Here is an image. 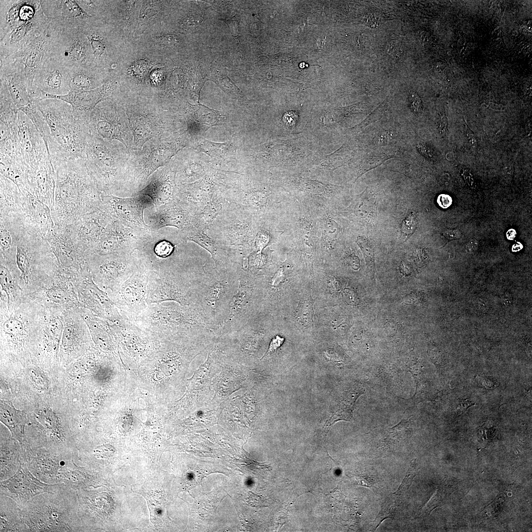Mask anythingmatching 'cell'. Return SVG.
Masks as SVG:
<instances>
[{
    "label": "cell",
    "mask_w": 532,
    "mask_h": 532,
    "mask_svg": "<svg viewBox=\"0 0 532 532\" xmlns=\"http://www.w3.org/2000/svg\"><path fill=\"white\" fill-rule=\"evenodd\" d=\"M55 172L54 225L66 226L100 206L101 193L87 170L83 158L52 160Z\"/></svg>",
    "instance_id": "6da1fadb"
},
{
    "label": "cell",
    "mask_w": 532,
    "mask_h": 532,
    "mask_svg": "<svg viewBox=\"0 0 532 532\" xmlns=\"http://www.w3.org/2000/svg\"><path fill=\"white\" fill-rule=\"evenodd\" d=\"M36 105L49 128L46 145L51 160L83 158L91 133L85 111L53 99L37 101Z\"/></svg>",
    "instance_id": "7a4b0ae2"
},
{
    "label": "cell",
    "mask_w": 532,
    "mask_h": 532,
    "mask_svg": "<svg viewBox=\"0 0 532 532\" xmlns=\"http://www.w3.org/2000/svg\"><path fill=\"white\" fill-rule=\"evenodd\" d=\"M29 532H82L76 490L60 483L53 492L38 494L21 507Z\"/></svg>",
    "instance_id": "3957f363"
},
{
    "label": "cell",
    "mask_w": 532,
    "mask_h": 532,
    "mask_svg": "<svg viewBox=\"0 0 532 532\" xmlns=\"http://www.w3.org/2000/svg\"><path fill=\"white\" fill-rule=\"evenodd\" d=\"M134 323L150 335L174 338L215 333L217 329L199 305L174 301L149 305Z\"/></svg>",
    "instance_id": "277c9868"
},
{
    "label": "cell",
    "mask_w": 532,
    "mask_h": 532,
    "mask_svg": "<svg viewBox=\"0 0 532 532\" xmlns=\"http://www.w3.org/2000/svg\"><path fill=\"white\" fill-rule=\"evenodd\" d=\"M16 244L18 281L26 297L43 287L57 273L59 266L47 241L37 233L23 226Z\"/></svg>",
    "instance_id": "5b68a950"
},
{
    "label": "cell",
    "mask_w": 532,
    "mask_h": 532,
    "mask_svg": "<svg viewBox=\"0 0 532 532\" xmlns=\"http://www.w3.org/2000/svg\"><path fill=\"white\" fill-rule=\"evenodd\" d=\"M45 313L43 306L27 297L15 305L0 302V338L5 350L22 355L31 350L39 340Z\"/></svg>",
    "instance_id": "8992f818"
},
{
    "label": "cell",
    "mask_w": 532,
    "mask_h": 532,
    "mask_svg": "<svg viewBox=\"0 0 532 532\" xmlns=\"http://www.w3.org/2000/svg\"><path fill=\"white\" fill-rule=\"evenodd\" d=\"M238 266L215 267L191 277L197 304L217 329L230 312L239 285Z\"/></svg>",
    "instance_id": "52a82bcc"
},
{
    "label": "cell",
    "mask_w": 532,
    "mask_h": 532,
    "mask_svg": "<svg viewBox=\"0 0 532 532\" xmlns=\"http://www.w3.org/2000/svg\"><path fill=\"white\" fill-rule=\"evenodd\" d=\"M147 301L149 305L174 301L183 305H197L191 277L164 259L150 268Z\"/></svg>",
    "instance_id": "ba28073f"
},
{
    "label": "cell",
    "mask_w": 532,
    "mask_h": 532,
    "mask_svg": "<svg viewBox=\"0 0 532 532\" xmlns=\"http://www.w3.org/2000/svg\"><path fill=\"white\" fill-rule=\"evenodd\" d=\"M263 297V279L240 268L237 292L231 303L229 315L215 331L217 336L243 327L259 310L258 305Z\"/></svg>",
    "instance_id": "9c48e42d"
},
{
    "label": "cell",
    "mask_w": 532,
    "mask_h": 532,
    "mask_svg": "<svg viewBox=\"0 0 532 532\" xmlns=\"http://www.w3.org/2000/svg\"><path fill=\"white\" fill-rule=\"evenodd\" d=\"M140 261L137 253L133 252L86 256L94 282L107 294L113 292L126 281Z\"/></svg>",
    "instance_id": "30bf717a"
},
{
    "label": "cell",
    "mask_w": 532,
    "mask_h": 532,
    "mask_svg": "<svg viewBox=\"0 0 532 532\" xmlns=\"http://www.w3.org/2000/svg\"><path fill=\"white\" fill-rule=\"evenodd\" d=\"M139 257L140 262L131 276L117 290L107 294L121 317L133 322L149 305L147 294L150 267Z\"/></svg>",
    "instance_id": "8fae6325"
},
{
    "label": "cell",
    "mask_w": 532,
    "mask_h": 532,
    "mask_svg": "<svg viewBox=\"0 0 532 532\" xmlns=\"http://www.w3.org/2000/svg\"><path fill=\"white\" fill-rule=\"evenodd\" d=\"M74 277L59 269L43 287L26 297L54 313L82 307L74 285Z\"/></svg>",
    "instance_id": "7c38bea8"
},
{
    "label": "cell",
    "mask_w": 532,
    "mask_h": 532,
    "mask_svg": "<svg viewBox=\"0 0 532 532\" xmlns=\"http://www.w3.org/2000/svg\"><path fill=\"white\" fill-rule=\"evenodd\" d=\"M47 28L41 27L20 48L9 56L8 64L17 65L12 68L16 69L14 71L19 73L32 88H34L35 75L41 69L49 52L50 37Z\"/></svg>",
    "instance_id": "4fadbf2b"
},
{
    "label": "cell",
    "mask_w": 532,
    "mask_h": 532,
    "mask_svg": "<svg viewBox=\"0 0 532 532\" xmlns=\"http://www.w3.org/2000/svg\"><path fill=\"white\" fill-rule=\"evenodd\" d=\"M73 283L82 307L109 321L122 318L107 294L94 282L87 263L74 277Z\"/></svg>",
    "instance_id": "5bb4252c"
},
{
    "label": "cell",
    "mask_w": 532,
    "mask_h": 532,
    "mask_svg": "<svg viewBox=\"0 0 532 532\" xmlns=\"http://www.w3.org/2000/svg\"><path fill=\"white\" fill-rule=\"evenodd\" d=\"M44 238L55 255L60 271L74 276L86 264L85 252L78 245L69 225H54Z\"/></svg>",
    "instance_id": "9a60e30c"
},
{
    "label": "cell",
    "mask_w": 532,
    "mask_h": 532,
    "mask_svg": "<svg viewBox=\"0 0 532 532\" xmlns=\"http://www.w3.org/2000/svg\"><path fill=\"white\" fill-rule=\"evenodd\" d=\"M60 483L49 484L36 478L20 460L17 472L9 478L0 481V493L15 500L21 507L35 496L44 492H53Z\"/></svg>",
    "instance_id": "2e32d148"
},
{
    "label": "cell",
    "mask_w": 532,
    "mask_h": 532,
    "mask_svg": "<svg viewBox=\"0 0 532 532\" xmlns=\"http://www.w3.org/2000/svg\"><path fill=\"white\" fill-rule=\"evenodd\" d=\"M21 447V459L36 478L47 484L59 483L60 469L66 460L72 458L62 456L42 448H32L27 441Z\"/></svg>",
    "instance_id": "e0dca14e"
},
{
    "label": "cell",
    "mask_w": 532,
    "mask_h": 532,
    "mask_svg": "<svg viewBox=\"0 0 532 532\" xmlns=\"http://www.w3.org/2000/svg\"><path fill=\"white\" fill-rule=\"evenodd\" d=\"M113 219L101 204L96 210L69 225L78 245L85 252V257L92 252Z\"/></svg>",
    "instance_id": "ac0fdd59"
},
{
    "label": "cell",
    "mask_w": 532,
    "mask_h": 532,
    "mask_svg": "<svg viewBox=\"0 0 532 532\" xmlns=\"http://www.w3.org/2000/svg\"><path fill=\"white\" fill-rule=\"evenodd\" d=\"M16 128L20 148L29 171L34 169L49 154L40 133L31 120L19 111Z\"/></svg>",
    "instance_id": "d6986e66"
},
{
    "label": "cell",
    "mask_w": 532,
    "mask_h": 532,
    "mask_svg": "<svg viewBox=\"0 0 532 532\" xmlns=\"http://www.w3.org/2000/svg\"><path fill=\"white\" fill-rule=\"evenodd\" d=\"M140 237V234L135 235L127 226L114 218L106 228L100 240L90 254L133 252L138 245Z\"/></svg>",
    "instance_id": "ffe728a7"
},
{
    "label": "cell",
    "mask_w": 532,
    "mask_h": 532,
    "mask_svg": "<svg viewBox=\"0 0 532 532\" xmlns=\"http://www.w3.org/2000/svg\"><path fill=\"white\" fill-rule=\"evenodd\" d=\"M62 317L63 322L62 357L68 359L83 349L89 340L91 333L78 309L64 311Z\"/></svg>",
    "instance_id": "44dd1931"
},
{
    "label": "cell",
    "mask_w": 532,
    "mask_h": 532,
    "mask_svg": "<svg viewBox=\"0 0 532 532\" xmlns=\"http://www.w3.org/2000/svg\"><path fill=\"white\" fill-rule=\"evenodd\" d=\"M19 189L24 196V226L44 238L54 226L51 209L29 190L28 185Z\"/></svg>",
    "instance_id": "7402d4cb"
},
{
    "label": "cell",
    "mask_w": 532,
    "mask_h": 532,
    "mask_svg": "<svg viewBox=\"0 0 532 532\" xmlns=\"http://www.w3.org/2000/svg\"><path fill=\"white\" fill-rule=\"evenodd\" d=\"M28 183L29 190L51 210L54 203L55 172L50 155L29 172Z\"/></svg>",
    "instance_id": "603a6c76"
},
{
    "label": "cell",
    "mask_w": 532,
    "mask_h": 532,
    "mask_svg": "<svg viewBox=\"0 0 532 532\" xmlns=\"http://www.w3.org/2000/svg\"><path fill=\"white\" fill-rule=\"evenodd\" d=\"M23 199L17 185L0 174V216L19 220L23 223Z\"/></svg>",
    "instance_id": "cb8c5ba5"
},
{
    "label": "cell",
    "mask_w": 532,
    "mask_h": 532,
    "mask_svg": "<svg viewBox=\"0 0 532 532\" xmlns=\"http://www.w3.org/2000/svg\"><path fill=\"white\" fill-rule=\"evenodd\" d=\"M40 13L33 20L22 22L11 28L1 39V49L12 52L17 51L26 43L45 23Z\"/></svg>",
    "instance_id": "d4e9b609"
},
{
    "label": "cell",
    "mask_w": 532,
    "mask_h": 532,
    "mask_svg": "<svg viewBox=\"0 0 532 532\" xmlns=\"http://www.w3.org/2000/svg\"><path fill=\"white\" fill-rule=\"evenodd\" d=\"M364 392V389L360 387L353 388L344 392L336 400L324 426L323 432L327 434L331 426L338 421H350L356 400Z\"/></svg>",
    "instance_id": "484cf974"
},
{
    "label": "cell",
    "mask_w": 532,
    "mask_h": 532,
    "mask_svg": "<svg viewBox=\"0 0 532 532\" xmlns=\"http://www.w3.org/2000/svg\"><path fill=\"white\" fill-rule=\"evenodd\" d=\"M0 532H29L21 507L11 498L0 496Z\"/></svg>",
    "instance_id": "4316f807"
},
{
    "label": "cell",
    "mask_w": 532,
    "mask_h": 532,
    "mask_svg": "<svg viewBox=\"0 0 532 532\" xmlns=\"http://www.w3.org/2000/svg\"><path fill=\"white\" fill-rule=\"evenodd\" d=\"M0 419L10 431L11 438L20 445L27 441L25 428L28 420L25 412L15 408L11 401L0 400Z\"/></svg>",
    "instance_id": "83f0119b"
},
{
    "label": "cell",
    "mask_w": 532,
    "mask_h": 532,
    "mask_svg": "<svg viewBox=\"0 0 532 532\" xmlns=\"http://www.w3.org/2000/svg\"><path fill=\"white\" fill-rule=\"evenodd\" d=\"M77 461L74 458L66 460L58 477V483H63L76 490L85 489L93 479L85 467L78 465Z\"/></svg>",
    "instance_id": "f1b7e54d"
},
{
    "label": "cell",
    "mask_w": 532,
    "mask_h": 532,
    "mask_svg": "<svg viewBox=\"0 0 532 532\" xmlns=\"http://www.w3.org/2000/svg\"><path fill=\"white\" fill-rule=\"evenodd\" d=\"M0 264V302L8 305L19 304L25 298L24 292L9 268L2 262Z\"/></svg>",
    "instance_id": "f546056e"
},
{
    "label": "cell",
    "mask_w": 532,
    "mask_h": 532,
    "mask_svg": "<svg viewBox=\"0 0 532 532\" xmlns=\"http://www.w3.org/2000/svg\"><path fill=\"white\" fill-rule=\"evenodd\" d=\"M12 438V441L1 440L0 444V481L12 476L18 470L20 464L22 450L20 444L18 445Z\"/></svg>",
    "instance_id": "4dcf8cb0"
},
{
    "label": "cell",
    "mask_w": 532,
    "mask_h": 532,
    "mask_svg": "<svg viewBox=\"0 0 532 532\" xmlns=\"http://www.w3.org/2000/svg\"><path fill=\"white\" fill-rule=\"evenodd\" d=\"M375 204L374 198L366 189L352 199L346 213L355 216L364 224H373L376 216Z\"/></svg>",
    "instance_id": "1f68e13d"
},
{
    "label": "cell",
    "mask_w": 532,
    "mask_h": 532,
    "mask_svg": "<svg viewBox=\"0 0 532 532\" xmlns=\"http://www.w3.org/2000/svg\"><path fill=\"white\" fill-rule=\"evenodd\" d=\"M182 235L185 239L194 241L208 251L212 255L216 267H225L232 264L228 261L226 255L220 252L214 241L202 230L187 226L184 229Z\"/></svg>",
    "instance_id": "d6a6232c"
},
{
    "label": "cell",
    "mask_w": 532,
    "mask_h": 532,
    "mask_svg": "<svg viewBox=\"0 0 532 532\" xmlns=\"http://www.w3.org/2000/svg\"><path fill=\"white\" fill-rule=\"evenodd\" d=\"M173 203H166L159 206L156 210V220L152 222V228L156 230V228L171 225L181 228L186 222H188V217L185 216L182 209L175 207Z\"/></svg>",
    "instance_id": "836d02e7"
},
{
    "label": "cell",
    "mask_w": 532,
    "mask_h": 532,
    "mask_svg": "<svg viewBox=\"0 0 532 532\" xmlns=\"http://www.w3.org/2000/svg\"><path fill=\"white\" fill-rule=\"evenodd\" d=\"M63 51V56L67 62L76 64L84 61L86 49L84 42L77 33H73V37L69 39Z\"/></svg>",
    "instance_id": "e575fe53"
},
{
    "label": "cell",
    "mask_w": 532,
    "mask_h": 532,
    "mask_svg": "<svg viewBox=\"0 0 532 532\" xmlns=\"http://www.w3.org/2000/svg\"><path fill=\"white\" fill-rule=\"evenodd\" d=\"M401 507L400 496L393 493L384 501L380 511L376 517V529L385 519L394 518L399 512Z\"/></svg>",
    "instance_id": "d590c367"
},
{
    "label": "cell",
    "mask_w": 532,
    "mask_h": 532,
    "mask_svg": "<svg viewBox=\"0 0 532 532\" xmlns=\"http://www.w3.org/2000/svg\"><path fill=\"white\" fill-rule=\"evenodd\" d=\"M346 148L342 145L333 153L326 156L320 160L319 165L323 167L334 169L347 163L351 155Z\"/></svg>",
    "instance_id": "8d00e7d4"
},
{
    "label": "cell",
    "mask_w": 532,
    "mask_h": 532,
    "mask_svg": "<svg viewBox=\"0 0 532 532\" xmlns=\"http://www.w3.org/2000/svg\"><path fill=\"white\" fill-rule=\"evenodd\" d=\"M58 1L61 6L62 14L66 18L77 21V20L91 16L74 0H66Z\"/></svg>",
    "instance_id": "74e56055"
},
{
    "label": "cell",
    "mask_w": 532,
    "mask_h": 532,
    "mask_svg": "<svg viewBox=\"0 0 532 532\" xmlns=\"http://www.w3.org/2000/svg\"><path fill=\"white\" fill-rule=\"evenodd\" d=\"M164 500L165 499L158 495L150 496L149 499V509L152 521L160 525L164 519V509L166 508Z\"/></svg>",
    "instance_id": "f35d334b"
},
{
    "label": "cell",
    "mask_w": 532,
    "mask_h": 532,
    "mask_svg": "<svg viewBox=\"0 0 532 532\" xmlns=\"http://www.w3.org/2000/svg\"><path fill=\"white\" fill-rule=\"evenodd\" d=\"M299 185L302 190L315 195L322 194L324 192L335 191L339 189L340 186L324 184L319 181L307 179H302L299 183Z\"/></svg>",
    "instance_id": "ab89813d"
},
{
    "label": "cell",
    "mask_w": 532,
    "mask_h": 532,
    "mask_svg": "<svg viewBox=\"0 0 532 532\" xmlns=\"http://www.w3.org/2000/svg\"><path fill=\"white\" fill-rule=\"evenodd\" d=\"M322 226L323 243L326 247H330L339 232L337 224L333 220L327 218L324 220Z\"/></svg>",
    "instance_id": "60d3db41"
},
{
    "label": "cell",
    "mask_w": 532,
    "mask_h": 532,
    "mask_svg": "<svg viewBox=\"0 0 532 532\" xmlns=\"http://www.w3.org/2000/svg\"><path fill=\"white\" fill-rule=\"evenodd\" d=\"M313 304L312 299L301 301L298 307L297 315L300 321L304 325L312 323L313 317Z\"/></svg>",
    "instance_id": "b9f144b4"
},
{
    "label": "cell",
    "mask_w": 532,
    "mask_h": 532,
    "mask_svg": "<svg viewBox=\"0 0 532 532\" xmlns=\"http://www.w3.org/2000/svg\"><path fill=\"white\" fill-rule=\"evenodd\" d=\"M417 470V462L416 459H414L411 461L410 465L401 483L397 490L394 493L401 496L406 492L411 486L414 477L416 475Z\"/></svg>",
    "instance_id": "7bdbcfd3"
},
{
    "label": "cell",
    "mask_w": 532,
    "mask_h": 532,
    "mask_svg": "<svg viewBox=\"0 0 532 532\" xmlns=\"http://www.w3.org/2000/svg\"><path fill=\"white\" fill-rule=\"evenodd\" d=\"M356 242L362 250L367 263L371 267L374 265V250L368 238L365 236L359 235L357 237Z\"/></svg>",
    "instance_id": "ee69618b"
},
{
    "label": "cell",
    "mask_w": 532,
    "mask_h": 532,
    "mask_svg": "<svg viewBox=\"0 0 532 532\" xmlns=\"http://www.w3.org/2000/svg\"><path fill=\"white\" fill-rule=\"evenodd\" d=\"M114 447L109 444H104L95 447L91 453L93 459L101 462L108 461L115 452Z\"/></svg>",
    "instance_id": "f6af8a7d"
},
{
    "label": "cell",
    "mask_w": 532,
    "mask_h": 532,
    "mask_svg": "<svg viewBox=\"0 0 532 532\" xmlns=\"http://www.w3.org/2000/svg\"><path fill=\"white\" fill-rule=\"evenodd\" d=\"M417 225V217L414 212L410 213L403 220L401 224V230L405 239L409 237L414 233Z\"/></svg>",
    "instance_id": "bcb514c9"
},
{
    "label": "cell",
    "mask_w": 532,
    "mask_h": 532,
    "mask_svg": "<svg viewBox=\"0 0 532 532\" xmlns=\"http://www.w3.org/2000/svg\"><path fill=\"white\" fill-rule=\"evenodd\" d=\"M87 37L90 42L94 55L96 58L101 57L105 49L104 43L100 37L94 35H87Z\"/></svg>",
    "instance_id": "7dc6e473"
},
{
    "label": "cell",
    "mask_w": 532,
    "mask_h": 532,
    "mask_svg": "<svg viewBox=\"0 0 532 532\" xmlns=\"http://www.w3.org/2000/svg\"><path fill=\"white\" fill-rule=\"evenodd\" d=\"M424 295L420 291H413L402 298L403 303L408 305H419L424 302Z\"/></svg>",
    "instance_id": "c3c4849f"
},
{
    "label": "cell",
    "mask_w": 532,
    "mask_h": 532,
    "mask_svg": "<svg viewBox=\"0 0 532 532\" xmlns=\"http://www.w3.org/2000/svg\"><path fill=\"white\" fill-rule=\"evenodd\" d=\"M284 341V338L278 335L273 337L269 344L266 351L261 359L276 352L282 345Z\"/></svg>",
    "instance_id": "681fc988"
},
{
    "label": "cell",
    "mask_w": 532,
    "mask_h": 532,
    "mask_svg": "<svg viewBox=\"0 0 532 532\" xmlns=\"http://www.w3.org/2000/svg\"><path fill=\"white\" fill-rule=\"evenodd\" d=\"M409 102L410 108L413 112L415 113H419L422 111L423 107L422 101L419 96L416 92H410L409 98Z\"/></svg>",
    "instance_id": "f907efd6"
},
{
    "label": "cell",
    "mask_w": 532,
    "mask_h": 532,
    "mask_svg": "<svg viewBox=\"0 0 532 532\" xmlns=\"http://www.w3.org/2000/svg\"><path fill=\"white\" fill-rule=\"evenodd\" d=\"M474 405H475V403L469 399H460L456 409V416L462 415L466 411L469 407Z\"/></svg>",
    "instance_id": "816d5d0a"
},
{
    "label": "cell",
    "mask_w": 532,
    "mask_h": 532,
    "mask_svg": "<svg viewBox=\"0 0 532 532\" xmlns=\"http://www.w3.org/2000/svg\"><path fill=\"white\" fill-rule=\"evenodd\" d=\"M174 41V37L169 34L160 35L155 38L156 44L161 46H171L175 43Z\"/></svg>",
    "instance_id": "f5cc1de1"
},
{
    "label": "cell",
    "mask_w": 532,
    "mask_h": 532,
    "mask_svg": "<svg viewBox=\"0 0 532 532\" xmlns=\"http://www.w3.org/2000/svg\"><path fill=\"white\" fill-rule=\"evenodd\" d=\"M437 127L439 133L442 136H446L448 132V121L446 115L443 113L438 117Z\"/></svg>",
    "instance_id": "db71d44e"
},
{
    "label": "cell",
    "mask_w": 532,
    "mask_h": 532,
    "mask_svg": "<svg viewBox=\"0 0 532 532\" xmlns=\"http://www.w3.org/2000/svg\"><path fill=\"white\" fill-rule=\"evenodd\" d=\"M416 147L419 152L424 157L429 160L434 159V155L431 150L425 144L419 143L417 144Z\"/></svg>",
    "instance_id": "11a10c76"
},
{
    "label": "cell",
    "mask_w": 532,
    "mask_h": 532,
    "mask_svg": "<svg viewBox=\"0 0 532 532\" xmlns=\"http://www.w3.org/2000/svg\"><path fill=\"white\" fill-rule=\"evenodd\" d=\"M465 133L467 141L471 148L474 150L476 149L478 144L477 137L475 133H474L466 124Z\"/></svg>",
    "instance_id": "9f6ffc18"
},
{
    "label": "cell",
    "mask_w": 532,
    "mask_h": 532,
    "mask_svg": "<svg viewBox=\"0 0 532 532\" xmlns=\"http://www.w3.org/2000/svg\"><path fill=\"white\" fill-rule=\"evenodd\" d=\"M354 480L357 485L366 487H371L374 483V481L371 478L366 475L356 476Z\"/></svg>",
    "instance_id": "6f0895ef"
},
{
    "label": "cell",
    "mask_w": 532,
    "mask_h": 532,
    "mask_svg": "<svg viewBox=\"0 0 532 532\" xmlns=\"http://www.w3.org/2000/svg\"><path fill=\"white\" fill-rule=\"evenodd\" d=\"M460 172L468 185L472 188H475L476 187L475 182L472 173L469 170L462 168L460 169Z\"/></svg>",
    "instance_id": "680465c9"
},
{
    "label": "cell",
    "mask_w": 532,
    "mask_h": 532,
    "mask_svg": "<svg viewBox=\"0 0 532 532\" xmlns=\"http://www.w3.org/2000/svg\"><path fill=\"white\" fill-rule=\"evenodd\" d=\"M437 202L440 207L445 209L451 205L452 199L448 195L441 194L437 197Z\"/></svg>",
    "instance_id": "91938a15"
},
{
    "label": "cell",
    "mask_w": 532,
    "mask_h": 532,
    "mask_svg": "<svg viewBox=\"0 0 532 532\" xmlns=\"http://www.w3.org/2000/svg\"><path fill=\"white\" fill-rule=\"evenodd\" d=\"M443 236L449 240L458 239L461 237L460 232L457 230H448L443 233Z\"/></svg>",
    "instance_id": "94428289"
},
{
    "label": "cell",
    "mask_w": 532,
    "mask_h": 532,
    "mask_svg": "<svg viewBox=\"0 0 532 532\" xmlns=\"http://www.w3.org/2000/svg\"><path fill=\"white\" fill-rule=\"evenodd\" d=\"M391 136L390 133L386 132L381 134H379L375 137L374 141H375V143L381 144L390 141L392 138Z\"/></svg>",
    "instance_id": "6125c7cd"
},
{
    "label": "cell",
    "mask_w": 532,
    "mask_h": 532,
    "mask_svg": "<svg viewBox=\"0 0 532 532\" xmlns=\"http://www.w3.org/2000/svg\"><path fill=\"white\" fill-rule=\"evenodd\" d=\"M429 354L432 359H438L440 356V351L438 346L431 344L429 347Z\"/></svg>",
    "instance_id": "be15d7a7"
},
{
    "label": "cell",
    "mask_w": 532,
    "mask_h": 532,
    "mask_svg": "<svg viewBox=\"0 0 532 532\" xmlns=\"http://www.w3.org/2000/svg\"><path fill=\"white\" fill-rule=\"evenodd\" d=\"M478 242L475 239L471 240L466 245V249L468 252H473L475 251L478 246Z\"/></svg>",
    "instance_id": "e7e4bbea"
},
{
    "label": "cell",
    "mask_w": 532,
    "mask_h": 532,
    "mask_svg": "<svg viewBox=\"0 0 532 532\" xmlns=\"http://www.w3.org/2000/svg\"><path fill=\"white\" fill-rule=\"evenodd\" d=\"M516 235V232L514 229H509L506 233L507 239L510 240H513L515 238Z\"/></svg>",
    "instance_id": "03108f58"
},
{
    "label": "cell",
    "mask_w": 532,
    "mask_h": 532,
    "mask_svg": "<svg viewBox=\"0 0 532 532\" xmlns=\"http://www.w3.org/2000/svg\"><path fill=\"white\" fill-rule=\"evenodd\" d=\"M523 247V245L520 242H517L513 244L512 246V251L514 252H517L521 250Z\"/></svg>",
    "instance_id": "003e7915"
}]
</instances>
